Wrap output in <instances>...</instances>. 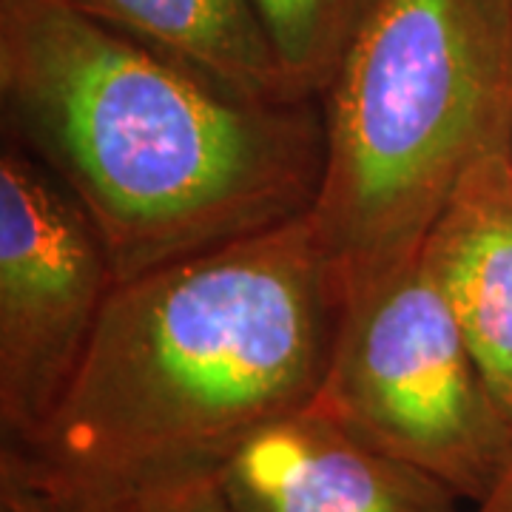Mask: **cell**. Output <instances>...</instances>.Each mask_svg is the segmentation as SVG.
Here are the masks:
<instances>
[{
  "instance_id": "obj_11",
  "label": "cell",
  "mask_w": 512,
  "mask_h": 512,
  "mask_svg": "<svg viewBox=\"0 0 512 512\" xmlns=\"http://www.w3.org/2000/svg\"><path fill=\"white\" fill-rule=\"evenodd\" d=\"M470 512H512V458L493 484V490L484 495Z\"/></svg>"
},
{
  "instance_id": "obj_2",
  "label": "cell",
  "mask_w": 512,
  "mask_h": 512,
  "mask_svg": "<svg viewBox=\"0 0 512 512\" xmlns=\"http://www.w3.org/2000/svg\"><path fill=\"white\" fill-rule=\"evenodd\" d=\"M345 293L308 214L126 279L52 419L0 456L72 484L220 473L319 396Z\"/></svg>"
},
{
  "instance_id": "obj_8",
  "label": "cell",
  "mask_w": 512,
  "mask_h": 512,
  "mask_svg": "<svg viewBox=\"0 0 512 512\" xmlns=\"http://www.w3.org/2000/svg\"><path fill=\"white\" fill-rule=\"evenodd\" d=\"M83 15L211 77L231 92L285 103L293 92L254 0H69ZM319 100V97H316Z\"/></svg>"
},
{
  "instance_id": "obj_5",
  "label": "cell",
  "mask_w": 512,
  "mask_h": 512,
  "mask_svg": "<svg viewBox=\"0 0 512 512\" xmlns=\"http://www.w3.org/2000/svg\"><path fill=\"white\" fill-rule=\"evenodd\" d=\"M120 282L86 211L26 151H0V430L26 444L52 419Z\"/></svg>"
},
{
  "instance_id": "obj_1",
  "label": "cell",
  "mask_w": 512,
  "mask_h": 512,
  "mask_svg": "<svg viewBox=\"0 0 512 512\" xmlns=\"http://www.w3.org/2000/svg\"><path fill=\"white\" fill-rule=\"evenodd\" d=\"M0 111L117 282L311 214L325 171L322 100L231 92L69 0H0Z\"/></svg>"
},
{
  "instance_id": "obj_10",
  "label": "cell",
  "mask_w": 512,
  "mask_h": 512,
  "mask_svg": "<svg viewBox=\"0 0 512 512\" xmlns=\"http://www.w3.org/2000/svg\"><path fill=\"white\" fill-rule=\"evenodd\" d=\"M376 0H254L293 92H328Z\"/></svg>"
},
{
  "instance_id": "obj_12",
  "label": "cell",
  "mask_w": 512,
  "mask_h": 512,
  "mask_svg": "<svg viewBox=\"0 0 512 512\" xmlns=\"http://www.w3.org/2000/svg\"><path fill=\"white\" fill-rule=\"evenodd\" d=\"M0 512H26V510L20 507V501L15 498V495H9L0 490Z\"/></svg>"
},
{
  "instance_id": "obj_7",
  "label": "cell",
  "mask_w": 512,
  "mask_h": 512,
  "mask_svg": "<svg viewBox=\"0 0 512 512\" xmlns=\"http://www.w3.org/2000/svg\"><path fill=\"white\" fill-rule=\"evenodd\" d=\"M498 404L512 419V160L487 151L421 245Z\"/></svg>"
},
{
  "instance_id": "obj_6",
  "label": "cell",
  "mask_w": 512,
  "mask_h": 512,
  "mask_svg": "<svg viewBox=\"0 0 512 512\" xmlns=\"http://www.w3.org/2000/svg\"><path fill=\"white\" fill-rule=\"evenodd\" d=\"M237 512H470L433 473L390 456L308 404L256 430L222 464Z\"/></svg>"
},
{
  "instance_id": "obj_3",
  "label": "cell",
  "mask_w": 512,
  "mask_h": 512,
  "mask_svg": "<svg viewBox=\"0 0 512 512\" xmlns=\"http://www.w3.org/2000/svg\"><path fill=\"white\" fill-rule=\"evenodd\" d=\"M311 220L345 285L419 254L473 165L512 137V0H376L322 94Z\"/></svg>"
},
{
  "instance_id": "obj_9",
  "label": "cell",
  "mask_w": 512,
  "mask_h": 512,
  "mask_svg": "<svg viewBox=\"0 0 512 512\" xmlns=\"http://www.w3.org/2000/svg\"><path fill=\"white\" fill-rule=\"evenodd\" d=\"M0 490L15 495L26 512H237L222 490L220 473L131 484H72L37 476L0 456Z\"/></svg>"
},
{
  "instance_id": "obj_4",
  "label": "cell",
  "mask_w": 512,
  "mask_h": 512,
  "mask_svg": "<svg viewBox=\"0 0 512 512\" xmlns=\"http://www.w3.org/2000/svg\"><path fill=\"white\" fill-rule=\"evenodd\" d=\"M313 404L473 507L512 458V419L421 251L348 282Z\"/></svg>"
},
{
  "instance_id": "obj_13",
  "label": "cell",
  "mask_w": 512,
  "mask_h": 512,
  "mask_svg": "<svg viewBox=\"0 0 512 512\" xmlns=\"http://www.w3.org/2000/svg\"><path fill=\"white\" fill-rule=\"evenodd\" d=\"M510 160H512V137H510Z\"/></svg>"
}]
</instances>
